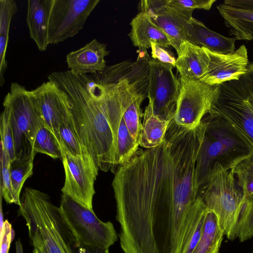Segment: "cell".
Listing matches in <instances>:
<instances>
[{"label":"cell","mask_w":253,"mask_h":253,"mask_svg":"<svg viewBox=\"0 0 253 253\" xmlns=\"http://www.w3.org/2000/svg\"><path fill=\"white\" fill-rule=\"evenodd\" d=\"M48 79L66 94L73 129L99 169L115 173L117 169L115 139L104 87L96 74L55 71L48 75Z\"/></svg>","instance_id":"6da1fadb"},{"label":"cell","mask_w":253,"mask_h":253,"mask_svg":"<svg viewBox=\"0 0 253 253\" xmlns=\"http://www.w3.org/2000/svg\"><path fill=\"white\" fill-rule=\"evenodd\" d=\"M201 123L203 138L196 168L198 188L208 180L215 166L229 171L253 154L252 142L224 118L208 113Z\"/></svg>","instance_id":"7a4b0ae2"},{"label":"cell","mask_w":253,"mask_h":253,"mask_svg":"<svg viewBox=\"0 0 253 253\" xmlns=\"http://www.w3.org/2000/svg\"><path fill=\"white\" fill-rule=\"evenodd\" d=\"M19 214L26 221L34 247L44 253H75L74 238L62 221L59 207L48 194L26 187Z\"/></svg>","instance_id":"3957f363"},{"label":"cell","mask_w":253,"mask_h":253,"mask_svg":"<svg viewBox=\"0 0 253 253\" xmlns=\"http://www.w3.org/2000/svg\"><path fill=\"white\" fill-rule=\"evenodd\" d=\"M210 114L236 126L253 144V63L239 79L216 85Z\"/></svg>","instance_id":"277c9868"},{"label":"cell","mask_w":253,"mask_h":253,"mask_svg":"<svg viewBox=\"0 0 253 253\" xmlns=\"http://www.w3.org/2000/svg\"><path fill=\"white\" fill-rule=\"evenodd\" d=\"M3 106L9 111L16 158L35 157L33 146L35 138L44 125L30 90L17 82L12 83Z\"/></svg>","instance_id":"5b68a950"},{"label":"cell","mask_w":253,"mask_h":253,"mask_svg":"<svg viewBox=\"0 0 253 253\" xmlns=\"http://www.w3.org/2000/svg\"><path fill=\"white\" fill-rule=\"evenodd\" d=\"M197 196L207 209L217 215L224 235L229 240L235 239L237 220L245 197L231 171L212 175L198 188Z\"/></svg>","instance_id":"8992f818"},{"label":"cell","mask_w":253,"mask_h":253,"mask_svg":"<svg viewBox=\"0 0 253 253\" xmlns=\"http://www.w3.org/2000/svg\"><path fill=\"white\" fill-rule=\"evenodd\" d=\"M62 221L73 238L89 246L109 248L117 240L113 224L101 220L93 210L62 194L59 207Z\"/></svg>","instance_id":"52a82bcc"},{"label":"cell","mask_w":253,"mask_h":253,"mask_svg":"<svg viewBox=\"0 0 253 253\" xmlns=\"http://www.w3.org/2000/svg\"><path fill=\"white\" fill-rule=\"evenodd\" d=\"M99 2L100 0H51L48 44H56L77 35Z\"/></svg>","instance_id":"ba28073f"},{"label":"cell","mask_w":253,"mask_h":253,"mask_svg":"<svg viewBox=\"0 0 253 253\" xmlns=\"http://www.w3.org/2000/svg\"><path fill=\"white\" fill-rule=\"evenodd\" d=\"M61 149L65 175L61 189L62 194L93 210V197L95 193L94 182L98 174V167L89 155L74 156Z\"/></svg>","instance_id":"9c48e42d"},{"label":"cell","mask_w":253,"mask_h":253,"mask_svg":"<svg viewBox=\"0 0 253 253\" xmlns=\"http://www.w3.org/2000/svg\"><path fill=\"white\" fill-rule=\"evenodd\" d=\"M173 67L154 59L149 61L147 98L154 113L169 122L174 117L181 87Z\"/></svg>","instance_id":"30bf717a"},{"label":"cell","mask_w":253,"mask_h":253,"mask_svg":"<svg viewBox=\"0 0 253 253\" xmlns=\"http://www.w3.org/2000/svg\"><path fill=\"white\" fill-rule=\"evenodd\" d=\"M180 82V91L173 120L179 126L193 128L209 113L216 85L181 78Z\"/></svg>","instance_id":"8fae6325"},{"label":"cell","mask_w":253,"mask_h":253,"mask_svg":"<svg viewBox=\"0 0 253 253\" xmlns=\"http://www.w3.org/2000/svg\"><path fill=\"white\" fill-rule=\"evenodd\" d=\"M96 74L104 87L107 113L115 136L116 166H122L132 158L139 145L131 135L125 121L116 82L104 71Z\"/></svg>","instance_id":"7c38bea8"},{"label":"cell","mask_w":253,"mask_h":253,"mask_svg":"<svg viewBox=\"0 0 253 253\" xmlns=\"http://www.w3.org/2000/svg\"><path fill=\"white\" fill-rule=\"evenodd\" d=\"M140 5V11L149 15L177 52L182 42L187 41L185 26L192 17L193 11L168 5L166 0H141Z\"/></svg>","instance_id":"4fadbf2b"},{"label":"cell","mask_w":253,"mask_h":253,"mask_svg":"<svg viewBox=\"0 0 253 253\" xmlns=\"http://www.w3.org/2000/svg\"><path fill=\"white\" fill-rule=\"evenodd\" d=\"M30 91L39 107L44 126L53 133L60 144V126L70 117L66 94L50 80Z\"/></svg>","instance_id":"5bb4252c"},{"label":"cell","mask_w":253,"mask_h":253,"mask_svg":"<svg viewBox=\"0 0 253 253\" xmlns=\"http://www.w3.org/2000/svg\"><path fill=\"white\" fill-rule=\"evenodd\" d=\"M203 48L209 57V63L207 72L200 81L210 85H217L238 80L246 73L249 61L244 44L228 54L217 53Z\"/></svg>","instance_id":"9a60e30c"},{"label":"cell","mask_w":253,"mask_h":253,"mask_svg":"<svg viewBox=\"0 0 253 253\" xmlns=\"http://www.w3.org/2000/svg\"><path fill=\"white\" fill-rule=\"evenodd\" d=\"M106 46L93 39L82 48L70 52L66 55L69 70L81 75L103 71L107 67L105 57L109 54Z\"/></svg>","instance_id":"2e32d148"},{"label":"cell","mask_w":253,"mask_h":253,"mask_svg":"<svg viewBox=\"0 0 253 253\" xmlns=\"http://www.w3.org/2000/svg\"><path fill=\"white\" fill-rule=\"evenodd\" d=\"M185 32L187 41L211 51L228 54L235 51L234 37H226L213 31L193 17L186 24Z\"/></svg>","instance_id":"e0dca14e"},{"label":"cell","mask_w":253,"mask_h":253,"mask_svg":"<svg viewBox=\"0 0 253 253\" xmlns=\"http://www.w3.org/2000/svg\"><path fill=\"white\" fill-rule=\"evenodd\" d=\"M176 52L175 67L180 78L200 81L206 74L209 63V57L204 48L184 41Z\"/></svg>","instance_id":"ac0fdd59"},{"label":"cell","mask_w":253,"mask_h":253,"mask_svg":"<svg viewBox=\"0 0 253 253\" xmlns=\"http://www.w3.org/2000/svg\"><path fill=\"white\" fill-rule=\"evenodd\" d=\"M128 34L133 45L141 51L146 50L154 43L164 48L170 45L166 34L152 20L146 12L140 11L131 20Z\"/></svg>","instance_id":"d6986e66"},{"label":"cell","mask_w":253,"mask_h":253,"mask_svg":"<svg viewBox=\"0 0 253 253\" xmlns=\"http://www.w3.org/2000/svg\"><path fill=\"white\" fill-rule=\"evenodd\" d=\"M50 0H28L26 22L30 37L41 51H45L49 44L47 28Z\"/></svg>","instance_id":"ffe728a7"},{"label":"cell","mask_w":253,"mask_h":253,"mask_svg":"<svg viewBox=\"0 0 253 253\" xmlns=\"http://www.w3.org/2000/svg\"><path fill=\"white\" fill-rule=\"evenodd\" d=\"M220 16L236 40H253V11L231 7L223 3L217 6Z\"/></svg>","instance_id":"44dd1931"},{"label":"cell","mask_w":253,"mask_h":253,"mask_svg":"<svg viewBox=\"0 0 253 253\" xmlns=\"http://www.w3.org/2000/svg\"><path fill=\"white\" fill-rule=\"evenodd\" d=\"M143 117L139 144L146 149L156 147L164 141L170 122L156 115L149 101Z\"/></svg>","instance_id":"7402d4cb"},{"label":"cell","mask_w":253,"mask_h":253,"mask_svg":"<svg viewBox=\"0 0 253 253\" xmlns=\"http://www.w3.org/2000/svg\"><path fill=\"white\" fill-rule=\"evenodd\" d=\"M224 235L218 216L207 209L201 236L192 253H218Z\"/></svg>","instance_id":"603a6c76"},{"label":"cell","mask_w":253,"mask_h":253,"mask_svg":"<svg viewBox=\"0 0 253 253\" xmlns=\"http://www.w3.org/2000/svg\"><path fill=\"white\" fill-rule=\"evenodd\" d=\"M17 11L13 0H0V86L5 83L4 75L7 68L5 58L9 32L13 16Z\"/></svg>","instance_id":"cb8c5ba5"},{"label":"cell","mask_w":253,"mask_h":253,"mask_svg":"<svg viewBox=\"0 0 253 253\" xmlns=\"http://www.w3.org/2000/svg\"><path fill=\"white\" fill-rule=\"evenodd\" d=\"M34 157L25 159L15 158L10 163L12 188L16 199L21 202V190L25 181L33 174Z\"/></svg>","instance_id":"d4e9b609"},{"label":"cell","mask_w":253,"mask_h":253,"mask_svg":"<svg viewBox=\"0 0 253 253\" xmlns=\"http://www.w3.org/2000/svg\"><path fill=\"white\" fill-rule=\"evenodd\" d=\"M59 135L61 149L74 156L89 155L76 134L71 124L70 116L60 125Z\"/></svg>","instance_id":"484cf974"},{"label":"cell","mask_w":253,"mask_h":253,"mask_svg":"<svg viewBox=\"0 0 253 253\" xmlns=\"http://www.w3.org/2000/svg\"><path fill=\"white\" fill-rule=\"evenodd\" d=\"M33 151L36 154L42 153L54 159H62V151L57 138L45 126L42 127L36 135Z\"/></svg>","instance_id":"4316f807"},{"label":"cell","mask_w":253,"mask_h":253,"mask_svg":"<svg viewBox=\"0 0 253 253\" xmlns=\"http://www.w3.org/2000/svg\"><path fill=\"white\" fill-rule=\"evenodd\" d=\"M235 236L241 242L253 236V195L245 197L237 220Z\"/></svg>","instance_id":"83f0119b"},{"label":"cell","mask_w":253,"mask_h":253,"mask_svg":"<svg viewBox=\"0 0 253 253\" xmlns=\"http://www.w3.org/2000/svg\"><path fill=\"white\" fill-rule=\"evenodd\" d=\"M230 170L244 197L253 195V154Z\"/></svg>","instance_id":"f1b7e54d"},{"label":"cell","mask_w":253,"mask_h":253,"mask_svg":"<svg viewBox=\"0 0 253 253\" xmlns=\"http://www.w3.org/2000/svg\"><path fill=\"white\" fill-rule=\"evenodd\" d=\"M0 194L7 204H15L19 206L21 202L16 198L12 188L10 172L11 160L0 145Z\"/></svg>","instance_id":"f546056e"},{"label":"cell","mask_w":253,"mask_h":253,"mask_svg":"<svg viewBox=\"0 0 253 253\" xmlns=\"http://www.w3.org/2000/svg\"><path fill=\"white\" fill-rule=\"evenodd\" d=\"M3 108L0 118V145L12 161L16 158L13 134L8 110L6 107Z\"/></svg>","instance_id":"4dcf8cb0"},{"label":"cell","mask_w":253,"mask_h":253,"mask_svg":"<svg viewBox=\"0 0 253 253\" xmlns=\"http://www.w3.org/2000/svg\"><path fill=\"white\" fill-rule=\"evenodd\" d=\"M216 0H166L167 5L184 9H211Z\"/></svg>","instance_id":"1f68e13d"},{"label":"cell","mask_w":253,"mask_h":253,"mask_svg":"<svg viewBox=\"0 0 253 253\" xmlns=\"http://www.w3.org/2000/svg\"><path fill=\"white\" fill-rule=\"evenodd\" d=\"M151 56L153 59L159 61L169 64L175 67L176 59L168 50L156 43L151 44Z\"/></svg>","instance_id":"d6a6232c"},{"label":"cell","mask_w":253,"mask_h":253,"mask_svg":"<svg viewBox=\"0 0 253 253\" xmlns=\"http://www.w3.org/2000/svg\"><path fill=\"white\" fill-rule=\"evenodd\" d=\"M3 229L2 235L0 237V253H8L14 233L12 225L7 220L4 221Z\"/></svg>","instance_id":"836d02e7"},{"label":"cell","mask_w":253,"mask_h":253,"mask_svg":"<svg viewBox=\"0 0 253 253\" xmlns=\"http://www.w3.org/2000/svg\"><path fill=\"white\" fill-rule=\"evenodd\" d=\"M73 246L75 253H109L108 248H102L81 243L74 239Z\"/></svg>","instance_id":"e575fe53"},{"label":"cell","mask_w":253,"mask_h":253,"mask_svg":"<svg viewBox=\"0 0 253 253\" xmlns=\"http://www.w3.org/2000/svg\"><path fill=\"white\" fill-rule=\"evenodd\" d=\"M205 213L206 211L200 219L197 228L188 245L185 253H192L196 248L201 236L205 220Z\"/></svg>","instance_id":"d590c367"},{"label":"cell","mask_w":253,"mask_h":253,"mask_svg":"<svg viewBox=\"0 0 253 253\" xmlns=\"http://www.w3.org/2000/svg\"><path fill=\"white\" fill-rule=\"evenodd\" d=\"M16 253H24L22 243L18 239L15 243Z\"/></svg>","instance_id":"8d00e7d4"},{"label":"cell","mask_w":253,"mask_h":253,"mask_svg":"<svg viewBox=\"0 0 253 253\" xmlns=\"http://www.w3.org/2000/svg\"><path fill=\"white\" fill-rule=\"evenodd\" d=\"M33 253H44L42 251L40 250L39 249L36 247H34V250L33 251Z\"/></svg>","instance_id":"74e56055"},{"label":"cell","mask_w":253,"mask_h":253,"mask_svg":"<svg viewBox=\"0 0 253 253\" xmlns=\"http://www.w3.org/2000/svg\"></svg>","instance_id":"f35d334b"}]
</instances>
